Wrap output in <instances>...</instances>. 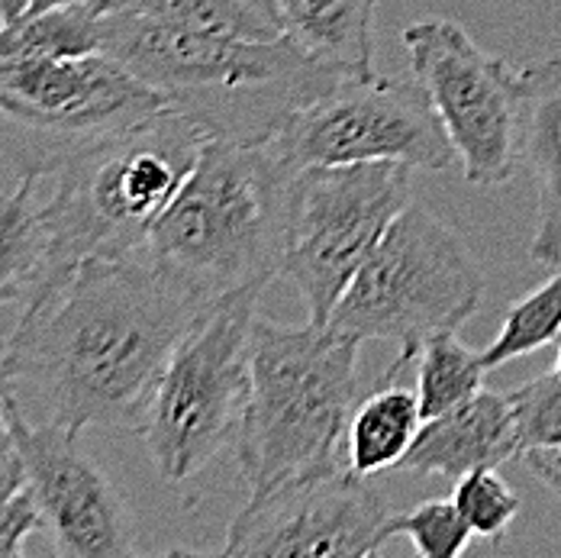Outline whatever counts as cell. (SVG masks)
I'll return each mask as SVG.
<instances>
[{"mask_svg":"<svg viewBox=\"0 0 561 558\" xmlns=\"http://www.w3.org/2000/svg\"><path fill=\"white\" fill-rule=\"evenodd\" d=\"M556 375L561 378V352H559V362H556Z\"/></svg>","mask_w":561,"mask_h":558,"instance_id":"obj_32","label":"cell"},{"mask_svg":"<svg viewBox=\"0 0 561 558\" xmlns=\"http://www.w3.org/2000/svg\"><path fill=\"white\" fill-rule=\"evenodd\" d=\"M265 287L210 304L178 342L149 400L139 436L162 481L181 485L236 440L249 397L252 330Z\"/></svg>","mask_w":561,"mask_h":558,"instance_id":"obj_8","label":"cell"},{"mask_svg":"<svg viewBox=\"0 0 561 558\" xmlns=\"http://www.w3.org/2000/svg\"><path fill=\"white\" fill-rule=\"evenodd\" d=\"M516 452L561 446V378L546 372L523 388L510 391Z\"/></svg>","mask_w":561,"mask_h":558,"instance_id":"obj_25","label":"cell"},{"mask_svg":"<svg viewBox=\"0 0 561 558\" xmlns=\"http://www.w3.org/2000/svg\"><path fill=\"white\" fill-rule=\"evenodd\" d=\"M388 498L348 465L252 494L226 529L232 558H365L388 543Z\"/></svg>","mask_w":561,"mask_h":558,"instance_id":"obj_12","label":"cell"},{"mask_svg":"<svg viewBox=\"0 0 561 558\" xmlns=\"http://www.w3.org/2000/svg\"><path fill=\"white\" fill-rule=\"evenodd\" d=\"M165 107L107 53L0 61V159L20 178H49Z\"/></svg>","mask_w":561,"mask_h":558,"instance_id":"obj_7","label":"cell"},{"mask_svg":"<svg viewBox=\"0 0 561 558\" xmlns=\"http://www.w3.org/2000/svg\"><path fill=\"white\" fill-rule=\"evenodd\" d=\"M287 36L339 75L375 71V16L381 0H278Z\"/></svg>","mask_w":561,"mask_h":558,"instance_id":"obj_16","label":"cell"},{"mask_svg":"<svg viewBox=\"0 0 561 558\" xmlns=\"http://www.w3.org/2000/svg\"><path fill=\"white\" fill-rule=\"evenodd\" d=\"M30 10V0H0V20H13Z\"/></svg>","mask_w":561,"mask_h":558,"instance_id":"obj_30","label":"cell"},{"mask_svg":"<svg viewBox=\"0 0 561 558\" xmlns=\"http://www.w3.org/2000/svg\"><path fill=\"white\" fill-rule=\"evenodd\" d=\"M523 75V162L539 187V217L529 259L561 262V58L519 65Z\"/></svg>","mask_w":561,"mask_h":558,"instance_id":"obj_15","label":"cell"},{"mask_svg":"<svg viewBox=\"0 0 561 558\" xmlns=\"http://www.w3.org/2000/svg\"><path fill=\"white\" fill-rule=\"evenodd\" d=\"M451 501L468 520L474 539H484V543L504 539L510 523L519 516V506H523L519 494L497 475V468H478L458 478Z\"/></svg>","mask_w":561,"mask_h":558,"instance_id":"obj_24","label":"cell"},{"mask_svg":"<svg viewBox=\"0 0 561 558\" xmlns=\"http://www.w3.org/2000/svg\"><path fill=\"white\" fill-rule=\"evenodd\" d=\"M26 488V462L10 426L7 407L0 403V498H13Z\"/></svg>","mask_w":561,"mask_h":558,"instance_id":"obj_27","label":"cell"},{"mask_svg":"<svg viewBox=\"0 0 561 558\" xmlns=\"http://www.w3.org/2000/svg\"><path fill=\"white\" fill-rule=\"evenodd\" d=\"M26 462V488L39 506L43 529L61 558H126L136 553L129 506L78 446V433L33 420L16 394L3 400Z\"/></svg>","mask_w":561,"mask_h":558,"instance_id":"obj_13","label":"cell"},{"mask_svg":"<svg viewBox=\"0 0 561 558\" xmlns=\"http://www.w3.org/2000/svg\"><path fill=\"white\" fill-rule=\"evenodd\" d=\"M36 529H43V516L30 488L13 498H0V558L23 556V543Z\"/></svg>","mask_w":561,"mask_h":558,"instance_id":"obj_26","label":"cell"},{"mask_svg":"<svg viewBox=\"0 0 561 558\" xmlns=\"http://www.w3.org/2000/svg\"><path fill=\"white\" fill-rule=\"evenodd\" d=\"M146 252L91 259L30 297L7 335V372L68 433H139L178 342L207 310Z\"/></svg>","mask_w":561,"mask_h":558,"instance_id":"obj_1","label":"cell"},{"mask_svg":"<svg viewBox=\"0 0 561 558\" xmlns=\"http://www.w3.org/2000/svg\"><path fill=\"white\" fill-rule=\"evenodd\" d=\"M407 536L420 558H458L474 539L468 520L451 498H430L403 513H391L388 539Z\"/></svg>","mask_w":561,"mask_h":558,"instance_id":"obj_23","label":"cell"},{"mask_svg":"<svg viewBox=\"0 0 561 558\" xmlns=\"http://www.w3.org/2000/svg\"><path fill=\"white\" fill-rule=\"evenodd\" d=\"M561 335V269L549 281H542L536 291L519 297L504 317V327L497 330L494 342L481 349L484 365L494 372L506 362H516L523 355L539 352L542 345L556 342Z\"/></svg>","mask_w":561,"mask_h":558,"instance_id":"obj_22","label":"cell"},{"mask_svg":"<svg viewBox=\"0 0 561 558\" xmlns=\"http://www.w3.org/2000/svg\"><path fill=\"white\" fill-rule=\"evenodd\" d=\"M204 143V133L184 113L165 107L133 133L61 168L56 194L46 201L49 272L36 294L71 275L81 262L142 252Z\"/></svg>","mask_w":561,"mask_h":558,"instance_id":"obj_5","label":"cell"},{"mask_svg":"<svg viewBox=\"0 0 561 558\" xmlns=\"http://www.w3.org/2000/svg\"><path fill=\"white\" fill-rule=\"evenodd\" d=\"M113 10L191 33L232 39H280L287 36L278 0H111Z\"/></svg>","mask_w":561,"mask_h":558,"instance_id":"obj_20","label":"cell"},{"mask_svg":"<svg viewBox=\"0 0 561 558\" xmlns=\"http://www.w3.org/2000/svg\"><path fill=\"white\" fill-rule=\"evenodd\" d=\"M101 46L104 0L58 3L0 20V61L91 56L101 53Z\"/></svg>","mask_w":561,"mask_h":558,"instance_id":"obj_19","label":"cell"},{"mask_svg":"<svg viewBox=\"0 0 561 558\" xmlns=\"http://www.w3.org/2000/svg\"><path fill=\"white\" fill-rule=\"evenodd\" d=\"M49 272L46 204H36V181L20 178L0 191V307L26 304Z\"/></svg>","mask_w":561,"mask_h":558,"instance_id":"obj_18","label":"cell"},{"mask_svg":"<svg viewBox=\"0 0 561 558\" xmlns=\"http://www.w3.org/2000/svg\"><path fill=\"white\" fill-rule=\"evenodd\" d=\"M484 297V275L465 239L426 204L410 201L362 272L339 297L330 330L400 349L388 375H400L433 335L458 333Z\"/></svg>","mask_w":561,"mask_h":558,"instance_id":"obj_6","label":"cell"},{"mask_svg":"<svg viewBox=\"0 0 561 558\" xmlns=\"http://www.w3.org/2000/svg\"><path fill=\"white\" fill-rule=\"evenodd\" d=\"M13 394V382H10V372H7V339L0 335V403Z\"/></svg>","mask_w":561,"mask_h":558,"instance_id":"obj_29","label":"cell"},{"mask_svg":"<svg viewBox=\"0 0 561 558\" xmlns=\"http://www.w3.org/2000/svg\"><path fill=\"white\" fill-rule=\"evenodd\" d=\"M385 378L388 382L378 391L358 400L345 436V462L355 475L365 478H375L391 468L397 471L426 420L416 391L391 382V375Z\"/></svg>","mask_w":561,"mask_h":558,"instance_id":"obj_17","label":"cell"},{"mask_svg":"<svg viewBox=\"0 0 561 558\" xmlns=\"http://www.w3.org/2000/svg\"><path fill=\"white\" fill-rule=\"evenodd\" d=\"M403 49L449 133L465 181L474 187L506 184L523 162L519 65L488 56L449 16L410 23Z\"/></svg>","mask_w":561,"mask_h":558,"instance_id":"obj_11","label":"cell"},{"mask_svg":"<svg viewBox=\"0 0 561 558\" xmlns=\"http://www.w3.org/2000/svg\"><path fill=\"white\" fill-rule=\"evenodd\" d=\"M358 339L330 327L255 317L249 397L236 430L252 494L345 468V436L362 400Z\"/></svg>","mask_w":561,"mask_h":558,"instance_id":"obj_3","label":"cell"},{"mask_svg":"<svg viewBox=\"0 0 561 558\" xmlns=\"http://www.w3.org/2000/svg\"><path fill=\"white\" fill-rule=\"evenodd\" d=\"M272 146L290 171L362 162L449 171L458 162L426 88L378 71L339 78L327 94L287 119Z\"/></svg>","mask_w":561,"mask_h":558,"instance_id":"obj_10","label":"cell"},{"mask_svg":"<svg viewBox=\"0 0 561 558\" xmlns=\"http://www.w3.org/2000/svg\"><path fill=\"white\" fill-rule=\"evenodd\" d=\"M516 426L510 394L481 388L451 410L423 420V430L397 471L446 475L451 481L478 468H501L516 458Z\"/></svg>","mask_w":561,"mask_h":558,"instance_id":"obj_14","label":"cell"},{"mask_svg":"<svg viewBox=\"0 0 561 558\" xmlns=\"http://www.w3.org/2000/svg\"><path fill=\"white\" fill-rule=\"evenodd\" d=\"M484 355L468 349L458 333L433 335L420 349V365H416V397L423 407V417H439L451 410L455 403L474 397L484 388L488 378Z\"/></svg>","mask_w":561,"mask_h":558,"instance_id":"obj_21","label":"cell"},{"mask_svg":"<svg viewBox=\"0 0 561 558\" xmlns=\"http://www.w3.org/2000/svg\"><path fill=\"white\" fill-rule=\"evenodd\" d=\"M519 458H523V465L529 468V475H533L539 485H546V488L561 501V446L529 448V452H523Z\"/></svg>","mask_w":561,"mask_h":558,"instance_id":"obj_28","label":"cell"},{"mask_svg":"<svg viewBox=\"0 0 561 558\" xmlns=\"http://www.w3.org/2000/svg\"><path fill=\"white\" fill-rule=\"evenodd\" d=\"M101 53L159 91L204 139L242 146L272 143L294 113L345 78L290 36L259 43L174 30L119 13L111 0H104Z\"/></svg>","mask_w":561,"mask_h":558,"instance_id":"obj_2","label":"cell"},{"mask_svg":"<svg viewBox=\"0 0 561 558\" xmlns=\"http://www.w3.org/2000/svg\"><path fill=\"white\" fill-rule=\"evenodd\" d=\"M290 178L272 143L207 139L142 252L204 304L265 287L278 278Z\"/></svg>","mask_w":561,"mask_h":558,"instance_id":"obj_4","label":"cell"},{"mask_svg":"<svg viewBox=\"0 0 561 558\" xmlns=\"http://www.w3.org/2000/svg\"><path fill=\"white\" fill-rule=\"evenodd\" d=\"M58 3H78V0H30V10H43V7H58Z\"/></svg>","mask_w":561,"mask_h":558,"instance_id":"obj_31","label":"cell"},{"mask_svg":"<svg viewBox=\"0 0 561 558\" xmlns=\"http://www.w3.org/2000/svg\"><path fill=\"white\" fill-rule=\"evenodd\" d=\"M413 201V168L400 162L317 166L294 171L287 187L278 278L327 327L339 297Z\"/></svg>","mask_w":561,"mask_h":558,"instance_id":"obj_9","label":"cell"}]
</instances>
